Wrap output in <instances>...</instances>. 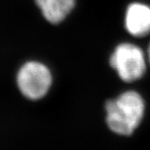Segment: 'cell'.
<instances>
[{
  "instance_id": "obj_1",
  "label": "cell",
  "mask_w": 150,
  "mask_h": 150,
  "mask_svg": "<svg viewBox=\"0 0 150 150\" xmlns=\"http://www.w3.org/2000/svg\"><path fill=\"white\" fill-rule=\"evenodd\" d=\"M106 123L114 134L123 136L133 134L142 122L145 111L143 97L134 90L123 92L105 103Z\"/></svg>"
},
{
  "instance_id": "obj_4",
  "label": "cell",
  "mask_w": 150,
  "mask_h": 150,
  "mask_svg": "<svg viewBox=\"0 0 150 150\" xmlns=\"http://www.w3.org/2000/svg\"><path fill=\"white\" fill-rule=\"evenodd\" d=\"M125 28L134 37H144L150 33V7L142 3H133L127 8Z\"/></svg>"
},
{
  "instance_id": "obj_2",
  "label": "cell",
  "mask_w": 150,
  "mask_h": 150,
  "mask_svg": "<svg viewBox=\"0 0 150 150\" xmlns=\"http://www.w3.org/2000/svg\"><path fill=\"white\" fill-rule=\"evenodd\" d=\"M109 63L118 77L127 83L141 79L147 67L144 51L131 43L118 44L110 56Z\"/></svg>"
},
{
  "instance_id": "obj_6",
  "label": "cell",
  "mask_w": 150,
  "mask_h": 150,
  "mask_svg": "<svg viewBox=\"0 0 150 150\" xmlns=\"http://www.w3.org/2000/svg\"><path fill=\"white\" fill-rule=\"evenodd\" d=\"M148 59H149V62L150 64V43L149 45V48H148Z\"/></svg>"
},
{
  "instance_id": "obj_5",
  "label": "cell",
  "mask_w": 150,
  "mask_h": 150,
  "mask_svg": "<svg viewBox=\"0 0 150 150\" xmlns=\"http://www.w3.org/2000/svg\"><path fill=\"white\" fill-rule=\"evenodd\" d=\"M43 17L51 23H59L74 8L76 0H35Z\"/></svg>"
},
{
  "instance_id": "obj_3",
  "label": "cell",
  "mask_w": 150,
  "mask_h": 150,
  "mask_svg": "<svg viewBox=\"0 0 150 150\" xmlns=\"http://www.w3.org/2000/svg\"><path fill=\"white\" fill-rule=\"evenodd\" d=\"M18 86L24 96L37 100L44 97L52 85V74L48 67L39 62H28L17 76Z\"/></svg>"
}]
</instances>
